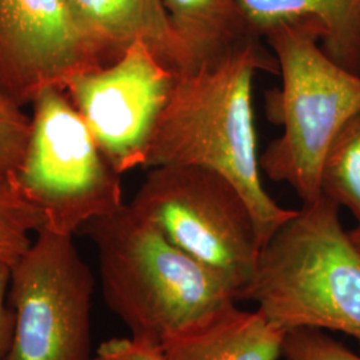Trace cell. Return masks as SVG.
<instances>
[{"label":"cell","mask_w":360,"mask_h":360,"mask_svg":"<svg viewBox=\"0 0 360 360\" xmlns=\"http://www.w3.org/2000/svg\"><path fill=\"white\" fill-rule=\"evenodd\" d=\"M257 71L279 74L275 56L254 38L212 65L176 72L144 167L193 166L230 180L254 215L263 248L296 210L279 206L260 178L252 107Z\"/></svg>","instance_id":"cell-1"},{"label":"cell","mask_w":360,"mask_h":360,"mask_svg":"<svg viewBox=\"0 0 360 360\" xmlns=\"http://www.w3.org/2000/svg\"><path fill=\"white\" fill-rule=\"evenodd\" d=\"M79 232L96 247L104 302L131 336L162 346L238 302L229 284L129 205Z\"/></svg>","instance_id":"cell-2"},{"label":"cell","mask_w":360,"mask_h":360,"mask_svg":"<svg viewBox=\"0 0 360 360\" xmlns=\"http://www.w3.org/2000/svg\"><path fill=\"white\" fill-rule=\"evenodd\" d=\"M339 208L322 195L303 205L263 245L240 300L283 331H336L360 343V250Z\"/></svg>","instance_id":"cell-3"},{"label":"cell","mask_w":360,"mask_h":360,"mask_svg":"<svg viewBox=\"0 0 360 360\" xmlns=\"http://www.w3.org/2000/svg\"><path fill=\"white\" fill-rule=\"evenodd\" d=\"M263 37L282 77L281 90L267 94V116L283 132L260 155V169L272 181L290 184L306 205L322 196L326 155L360 112V75L326 53L311 20L278 23Z\"/></svg>","instance_id":"cell-4"},{"label":"cell","mask_w":360,"mask_h":360,"mask_svg":"<svg viewBox=\"0 0 360 360\" xmlns=\"http://www.w3.org/2000/svg\"><path fill=\"white\" fill-rule=\"evenodd\" d=\"M32 108L30 141L13 181L43 229L74 236L92 219L124 206L122 175L65 90L43 91Z\"/></svg>","instance_id":"cell-5"},{"label":"cell","mask_w":360,"mask_h":360,"mask_svg":"<svg viewBox=\"0 0 360 360\" xmlns=\"http://www.w3.org/2000/svg\"><path fill=\"white\" fill-rule=\"evenodd\" d=\"M129 206L240 300L255 276L262 245L254 215L230 180L207 168H151Z\"/></svg>","instance_id":"cell-6"},{"label":"cell","mask_w":360,"mask_h":360,"mask_svg":"<svg viewBox=\"0 0 360 360\" xmlns=\"http://www.w3.org/2000/svg\"><path fill=\"white\" fill-rule=\"evenodd\" d=\"M72 238L43 229L11 267L15 330L6 360H94L95 279Z\"/></svg>","instance_id":"cell-7"},{"label":"cell","mask_w":360,"mask_h":360,"mask_svg":"<svg viewBox=\"0 0 360 360\" xmlns=\"http://www.w3.org/2000/svg\"><path fill=\"white\" fill-rule=\"evenodd\" d=\"M176 72L144 40L101 70L72 77L65 91L116 172L144 167Z\"/></svg>","instance_id":"cell-8"},{"label":"cell","mask_w":360,"mask_h":360,"mask_svg":"<svg viewBox=\"0 0 360 360\" xmlns=\"http://www.w3.org/2000/svg\"><path fill=\"white\" fill-rule=\"evenodd\" d=\"M108 63L65 0H0V92L26 107Z\"/></svg>","instance_id":"cell-9"},{"label":"cell","mask_w":360,"mask_h":360,"mask_svg":"<svg viewBox=\"0 0 360 360\" xmlns=\"http://www.w3.org/2000/svg\"><path fill=\"white\" fill-rule=\"evenodd\" d=\"M65 1L77 26L108 65L116 62L135 40L141 39L175 72L184 70V53L169 27L162 0Z\"/></svg>","instance_id":"cell-10"},{"label":"cell","mask_w":360,"mask_h":360,"mask_svg":"<svg viewBox=\"0 0 360 360\" xmlns=\"http://www.w3.org/2000/svg\"><path fill=\"white\" fill-rule=\"evenodd\" d=\"M285 331L236 303L162 345L168 360H278Z\"/></svg>","instance_id":"cell-11"},{"label":"cell","mask_w":360,"mask_h":360,"mask_svg":"<svg viewBox=\"0 0 360 360\" xmlns=\"http://www.w3.org/2000/svg\"><path fill=\"white\" fill-rule=\"evenodd\" d=\"M257 37L283 22L311 20L326 53L360 75V0H239Z\"/></svg>","instance_id":"cell-12"},{"label":"cell","mask_w":360,"mask_h":360,"mask_svg":"<svg viewBox=\"0 0 360 360\" xmlns=\"http://www.w3.org/2000/svg\"><path fill=\"white\" fill-rule=\"evenodd\" d=\"M162 4L184 53L181 71L212 65L250 39L259 38L239 0H162Z\"/></svg>","instance_id":"cell-13"},{"label":"cell","mask_w":360,"mask_h":360,"mask_svg":"<svg viewBox=\"0 0 360 360\" xmlns=\"http://www.w3.org/2000/svg\"><path fill=\"white\" fill-rule=\"evenodd\" d=\"M321 191L360 224V112L340 129L326 155Z\"/></svg>","instance_id":"cell-14"},{"label":"cell","mask_w":360,"mask_h":360,"mask_svg":"<svg viewBox=\"0 0 360 360\" xmlns=\"http://www.w3.org/2000/svg\"><path fill=\"white\" fill-rule=\"evenodd\" d=\"M43 220L19 193L13 180L0 179V266L13 267L32 245Z\"/></svg>","instance_id":"cell-15"},{"label":"cell","mask_w":360,"mask_h":360,"mask_svg":"<svg viewBox=\"0 0 360 360\" xmlns=\"http://www.w3.org/2000/svg\"><path fill=\"white\" fill-rule=\"evenodd\" d=\"M31 116L0 92V179L13 180L26 154Z\"/></svg>","instance_id":"cell-16"},{"label":"cell","mask_w":360,"mask_h":360,"mask_svg":"<svg viewBox=\"0 0 360 360\" xmlns=\"http://www.w3.org/2000/svg\"><path fill=\"white\" fill-rule=\"evenodd\" d=\"M283 356L285 360H360V355L316 328L287 331Z\"/></svg>","instance_id":"cell-17"},{"label":"cell","mask_w":360,"mask_h":360,"mask_svg":"<svg viewBox=\"0 0 360 360\" xmlns=\"http://www.w3.org/2000/svg\"><path fill=\"white\" fill-rule=\"evenodd\" d=\"M94 360H168L163 347L141 338H112L103 342Z\"/></svg>","instance_id":"cell-18"},{"label":"cell","mask_w":360,"mask_h":360,"mask_svg":"<svg viewBox=\"0 0 360 360\" xmlns=\"http://www.w3.org/2000/svg\"><path fill=\"white\" fill-rule=\"evenodd\" d=\"M10 278L11 269L0 266V360L7 359L10 354L15 330V312L7 302Z\"/></svg>","instance_id":"cell-19"},{"label":"cell","mask_w":360,"mask_h":360,"mask_svg":"<svg viewBox=\"0 0 360 360\" xmlns=\"http://www.w3.org/2000/svg\"><path fill=\"white\" fill-rule=\"evenodd\" d=\"M349 235H351V239L354 240V243L358 245V248L360 250V224H356L355 229L349 230Z\"/></svg>","instance_id":"cell-20"}]
</instances>
